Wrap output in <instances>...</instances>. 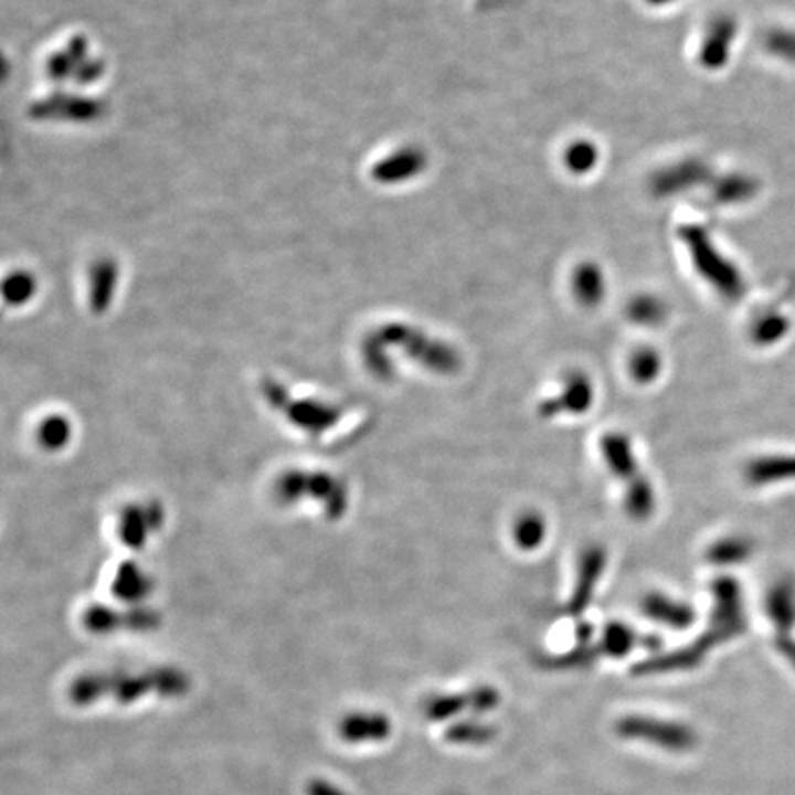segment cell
<instances>
[{
  "mask_svg": "<svg viewBox=\"0 0 795 795\" xmlns=\"http://www.w3.org/2000/svg\"><path fill=\"white\" fill-rule=\"evenodd\" d=\"M385 339L398 342L409 359H414L416 363L436 375H455L463 364L455 348L403 326L386 331Z\"/></svg>",
  "mask_w": 795,
  "mask_h": 795,
  "instance_id": "1",
  "label": "cell"
},
{
  "mask_svg": "<svg viewBox=\"0 0 795 795\" xmlns=\"http://www.w3.org/2000/svg\"><path fill=\"white\" fill-rule=\"evenodd\" d=\"M595 403V385L584 372H569L562 385L554 394L541 400L538 414L541 418L554 420L558 416H580L593 407Z\"/></svg>",
  "mask_w": 795,
  "mask_h": 795,
  "instance_id": "2",
  "label": "cell"
},
{
  "mask_svg": "<svg viewBox=\"0 0 795 795\" xmlns=\"http://www.w3.org/2000/svg\"><path fill=\"white\" fill-rule=\"evenodd\" d=\"M607 568V552L602 545H590L580 554L576 580L565 602V612L580 617L591 606L596 587L601 584L602 574Z\"/></svg>",
  "mask_w": 795,
  "mask_h": 795,
  "instance_id": "3",
  "label": "cell"
},
{
  "mask_svg": "<svg viewBox=\"0 0 795 795\" xmlns=\"http://www.w3.org/2000/svg\"><path fill=\"white\" fill-rule=\"evenodd\" d=\"M598 452L607 471L624 485H629L632 480L643 475L634 442L623 431H610L606 435H602L598 441Z\"/></svg>",
  "mask_w": 795,
  "mask_h": 795,
  "instance_id": "4",
  "label": "cell"
},
{
  "mask_svg": "<svg viewBox=\"0 0 795 795\" xmlns=\"http://www.w3.org/2000/svg\"><path fill=\"white\" fill-rule=\"evenodd\" d=\"M618 731L629 739L648 740L651 744L662 745L668 750H687L692 744L689 729L651 718H624L623 722L618 723Z\"/></svg>",
  "mask_w": 795,
  "mask_h": 795,
  "instance_id": "5",
  "label": "cell"
},
{
  "mask_svg": "<svg viewBox=\"0 0 795 795\" xmlns=\"http://www.w3.org/2000/svg\"><path fill=\"white\" fill-rule=\"evenodd\" d=\"M640 612L654 623L668 628H689L695 623V607L678 596L667 595L661 591H651L640 601Z\"/></svg>",
  "mask_w": 795,
  "mask_h": 795,
  "instance_id": "6",
  "label": "cell"
},
{
  "mask_svg": "<svg viewBox=\"0 0 795 795\" xmlns=\"http://www.w3.org/2000/svg\"><path fill=\"white\" fill-rule=\"evenodd\" d=\"M623 499L624 512L628 513V518L634 519L637 523L648 521L656 512V488L645 475H640L629 485L624 486Z\"/></svg>",
  "mask_w": 795,
  "mask_h": 795,
  "instance_id": "7",
  "label": "cell"
},
{
  "mask_svg": "<svg viewBox=\"0 0 795 795\" xmlns=\"http://www.w3.org/2000/svg\"><path fill=\"white\" fill-rule=\"evenodd\" d=\"M547 534H549L547 519L536 510L519 513L512 523V541L519 551H538L545 543Z\"/></svg>",
  "mask_w": 795,
  "mask_h": 795,
  "instance_id": "8",
  "label": "cell"
},
{
  "mask_svg": "<svg viewBox=\"0 0 795 795\" xmlns=\"http://www.w3.org/2000/svg\"><path fill=\"white\" fill-rule=\"evenodd\" d=\"M662 359L654 348H639L629 356V378L639 385H650L661 375Z\"/></svg>",
  "mask_w": 795,
  "mask_h": 795,
  "instance_id": "9",
  "label": "cell"
},
{
  "mask_svg": "<svg viewBox=\"0 0 795 795\" xmlns=\"http://www.w3.org/2000/svg\"><path fill=\"white\" fill-rule=\"evenodd\" d=\"M635 629L629 628L624 623H610L604 632H602L601 640H598V651L604 656L621 657L626 656L628 651L634 650Z\"/></svg>",
  "mask_w": 795,
  "mask_h": 795,
  "instance_id": "10",
  "label": "cell"
},
{
  "mask_svg": "<svg viewBox=\"0 0 795 795\" xmlns=\"http://www.w3.org/2000/svg\"><path fill=\"white\" fill-rule=\"evenodd\" d=\"M574 293L580 303L585 306H595L601 303L604 295V282L595 267H584L574 276Z\"/></svg>",
  "mask_w": 795,
  "mask_h": 795,
  "instance_id": "11",
  "label": "cell"
},
{
  "mask_svg": "<svg viewBox=\"0 0 795 795\" xmlns=\"http://www.w3.org/2000/svg\"><path fill=\"white\" fill-rule=\"evenodd\" d=\"M628 314L629 319L639 326H657L665 319V306L657 298H637L629 304Z\"/></svg>",
  "mask_w": 795,
  "mask_h": 795,
  "instance_id": "12",
  "label": "cell"
},
{
  "mask_svg": "<svg viewBox=\"0 0 795 795\" xmlns=\"http://www.w3.org/2000/svg\"><path fill=\"white\" fill-rule=\"evenodd\" d=\"M39 431H41L39 441L46 447H61L71 435V427L63 418L46 420Z\"/></svg>",
  "mask_w": 795,
  "mask_h": 795,
  "instance_id": "13",
  "label": "cell"
},
{
  "mask_svg": "<svg viewBox=\"0 0 795 795\" xmlns=\"http://www.w3.org/2000/svg\"><path fill=\"white\" fill-rule=\"evenodd\" d=\"M742 551H744V545H742L740 541H717L714 545L709 547V551H707V560L711 563H717V565L736 562V560L742 556Z\"/></svg>",
  "mask_w": 795,
  "mask_h": 795,
  "instance_id": "14",
  "label": "cell"
},
{
  "mask_svg": "<svg viewBox=\"0 0 795 795\" xmlns=\"http://www.w3.org/2000/svg\"><path fill=\"white\" fill-rule=\"evenodd\" d=\"M464 706H466L464 696H442L431 703V717H452L455 712L463 711Z\"/></svg>",
  "mask_w": 795,
  "mask_h": 795,
  "instance_id": "15",
  "label": "cell"
},
{
  "mask_svg": "<svg viewBox=\"0 0 795 795\" xmlns=\"http://www.w3.org/2000/svg\"><path fill=\"white\" fill-rule=\"evenodd\" d=\"M497 700H499L497 692L491 689L475 690V692H471V696H469V703H471V707L477 709V711H488V709L496 706Z\"/></svg>",
  "mask_w": 795,
  "mask_h": 795,
  "instance_id": "16",
  "label": "cell"
}]
</instances>
